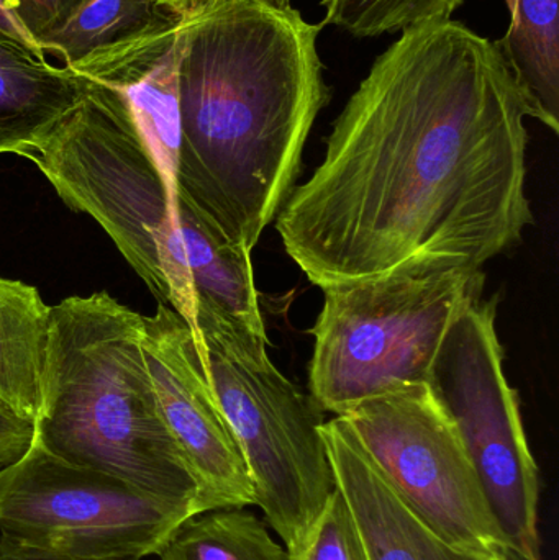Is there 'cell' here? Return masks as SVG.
I'll list each match as a JSON object with an SVG mask.
<instances>
[{
    "instance_id": "obj_23",
    "label": "cell",
    "mask_w": 559,
    "mask_h": 560,
    "mask_svg": "<svg viewBox=\"0 0 559 560\" xmlns=\"http://www.w3.org/2000/svg\"><path fill=\"white\" fill-rule=\"evenodd\" d=\"M232 2L236 0H156V5L180 23H187Z\"/></svg>"
},
{
    "instance_id": "obj_3",
    "label": "cell",
    "mask_w": 559,
    "mask_h": 560,
    "mask_svg": "<svg viewBox=\"0 0 559 560\" xmlns=\"http://www.w3.org/2000/svg\"><path fill=\"white\" fill-rule=\"evenodd\" d=\"M141 336L143 315L107 292L51 306L35 440L65 463L200 515L199 486L164 423Z\"/></svg>"
},
{
    "instance_id": "obj_11",
    "label": "cell",
    "mask_w": 559,
    "mask_h": 560,
    "mask_svg": "<svg viewBox=\"0 0 559 560\" xmlns=\"http://www.w3.org/2000/svg\"><path fill=\"white\" fill-rule=\"evenodd\" d=\"M322 436L335 483L353 513L370 560H498L435 535L400 499L345 418L325 421Z\"/></svg>"
},
{
    "instance_id": "obj_19",
    "label": "cell",
    "mask_w": 559,
    "mask_h": 560,
    "mask_svg": "<svg viewBox=\"0 0 559 560\" xmlns=\"http://www.w3.org/2000/svg\"><path fill=\"white\" fill-rule=\"evenodd\" d=\"M289 560H370L353 513L335 489L321 515Z\"/></svg>"
},
{
    "instance_id": "obj_26",
    "label": "cell",
    "mask_w": 559,
    "mask_h": 560,
    "mask_svg": "<svg viewBox=\"0 0 559 560\" xmlns=\"http://www.w3.org/2000/svg\"><path fill=\"white\" fill-rule=\"evenodd\" d=\"M272 5L281 7V9H289L291 7V0H268Z\"/></svg>"
},
{
    "instance_id": "obj_25",
    "label": "cell",
    "mask_w": 559,
    "mask_h": 560,
    "mask_svg": "<svg viewBox=\"0 0 559 560\" xmlns=\"http://www.w3.org/2000/svg\"><path fill=\"white\" fill-rule=\"evenodd\" d=\"M496 556H498V560H534L522 555L517 549L511 548V546H504V548L499 549Z\"/></svg>"
},
{
    "instance_id": "obj_9",
    "label": "cell",
    "mask_w": 559,
    "mask_h": 560,
    "mask_svg": "<svg viewBox=\"0 0 559 560\" xmlns=\"http://www.w3.org/2000/svg\"><path fill=\"white\" fill-rule=\"evenodd\" d=\"M341 418L400 499L435 535L456 548L488 555L509 546L432 385L370 398Z\"/></svg>"
},
{
    "instance_id": "obj_12",
    "label": "cell",
    "mask_w": 559,
    "mask_h": 560,
    "mask_svg": "<svg viewBox=\"0 0 559 560\" xmlns=\"http://www.w3.org/2000/svg\"><path fill=\"white\" fill-rule=\"evenodd\" d=\"M91 79L0 39V154L25 158L81 104Z\"/></svg>"
},
{
    "instance_id": "obj_22",
    "label": "cell",
    "mask_w": 559,
    "mask_h": 560,
    "mask_svg": "<svg viewBox=\"0 0 559 560\" xmlns=\"http://www.w3.org/2000/svg\"><path fill=\"white\" fill-rule=\"evenodd\" d=\"M0 39L15 43V45L32 51L33 55L46 58L36 39L30 35L28 30L23 26L19 16H16L13 0H0Z\"/></svg>"
},
{
    "instance_id": "obj_17",
    "label": "cell",
    "mask_w": 559,
    "mask_h": 560,
    "mask_svg": "<svg viewBox=\"0 0 559 560\" xmlns=\"http://www.w3.org/2000/svg\"><path fill=\"white\" fill-rule=\"evenodd\" d=\"M163 9L156 0H85L59 28L38 39L46 55L74 65L89 52L143 28Z\"/></svg>"
},
{
    "instance_id": "obj_8",
    "label": "cell",
    "mask_w": 559,
    "mask_h": 560,
    "mask_svg": "<svg viewBox=\"0 0 559 560\" xmlns=\"http://www.w3.org/2000/svg\"><path fill=\"white\" fill-rule=\"evenodd\" d=\"M189 518L121 480L65 463L36 440L0 469V536L56 555L141 560Z\"/></svg>"
},
{
    "instance_id": "obj_5",
    "label": "cell",
    "mask_w": 559,
    "mask_h": 560,
    "mask_svg": "<svg viewBox=\"0 0 559 560\" xmlns=\"http://www.w3.org/2000/svg\"><path fill=\"white\" fill-rule=\"evenodd\" d=\"M196 338L248 466L256 506L292 555L337 489L322 436L324 411L276 368L269 339L200 299Z\"/></svg>"
},
{
    "instance_id": "obj_16",
    "label": "cell",
    "mask_w": 559,
    "mask_h": 560,
    "mask_svg": "<svg viewBox=\"0 0 559 560\" xmlns=\"http://www.w3.org/2000/svg\"><path fill=\"white\" fill-rule=\"evenodd\" d=\"M160 560H289L268 525L245 509L200 513L174 529Z\"/></svg>"
},
{
    "instance_id": "obj_21",
    "label": "cell",
    "mask_w": 559,
    "mask_h": 560,
    "mask_svg": "<svg viewBox=\"0 0 559 560\" xmlns=\"http://www.w3.org/2000/svg\"><path fill=\"white\" fill-rule=\"evenodd\" d=\"M36 436V421L0 404V469L19 463Z\"/></svg>"
},
{
    "instance_id": "obj_6",
    "label": "cell",
    "mask_w": 559,
    "mask_h": 560,
    "mask_svg": "<svg viewBox=\"0 0 559 560\" xmlns=\"http://www.w3.org/2000/svg\"><path fill=\"white\" fill-rule=\"evenodd\" d=\"M482 269H412L324 289L312 326L311 397L343 417L370 398L430 384L446 332L482 299Z\"/></svg>"
},
{
    "instance_id": "obj_14",
    "label": "cell",
    "mask_w": 559,
    "mask_h": 560,
    "mask_svg": "<svg viewBox=\"0 0 559 560\" xmlns=\"http://www.w3.org/2000/svg\"><path fill=\"white\" fill-rule=\"evenodd\" d=\"M51 306L35 287L0 278V404L36 421Z\"/></svg>"
},
{
    "instance_id": "obj_15",
    "label": "cell",
    "mask_w": 559,
    "mask_h": 560,
    "mask_svg": "<svg viewBox=\"0 0 559 560\" xmlns=\"http://www.w3.org/2000/svg\"><path fill=\"white\" fill-rule=\"evenodd\" d=\"M508 32L496 42L532 118L559 133V0H505Z\"/></svg>"
},
{
    "instance_id": "obj_10",
    "label": "cell",
    "mask_w": 559,
    "mask_h": 560,
    "mask_svg": "<svg viewBox=\"0 0 559 560\" xmlns=\"http://www.w3.org/2000/svg\"><path fill=\"white\" fill-rule=\"evenodd\" d=\"M141 346L164 423L199 486L202 513L256 505L245 457L186 319L158 305L143 316Z\"/></svg>"
},
{
    "instance_id": "obj_7",
    "label": "cell",
    "mask_w": 559,
    "mask_h": 560,
    "mask_svg": "<svg viewBox=\"0 0 559 560\" xmlns=\"http://www.w3.org/2000/svg\"><path fill=\"white\" fill-rule=\"evenodd\" d=\"M498 305L499 296H492L466 306L443 339L430 385L462 438L505 541L541 560L540 472L525 434L521 395L505 374Z\"/></svg>"
},
{
    "instance_id": "obj_13",
    "label": "cell",
    "mask_w": 559,
    "mask_h": 560,
    "mask_svg": "<svg viewBox=\"0 0 559 560\" xmlns=\"http://www.w3.org/2000/svg\"><path fill=\"white\" fill-rule=\"evenodd\" d=\"M177 212L197 300H206L268 339L253 275L252 253L233 243L186 194L177 190Z\"/></svg>"
},
{
    "instance_id": "obj_24",
    "label": "cell",
    "mask_w": 559,
    "mask_h": 560,
    "mask_svg": "<svg viewBox=\"0 0 559 560\" xmlns=\"http://www.w3.org/2000/svg\"><path fill=\"white\" fill-rule=\"evenodd\" d=\"M0 560H85L69 558V556L56 555V552L45 551V549L32 548V546L22 545L13 539L0 536ZM137 560V559H121Z\"/></svg>"
},
{
    "instance_id": "obj_18",
    "label": "cell",
    "mask_w": 559,
    "mask_h": 560,
    "mask_svg": "<svg viewBox=\"0 0 559 560\" xmlns=\"http://www.w3.org/2000/svg\"><path fill=\"white\" fill-rule=\"evenodd\" d=\"M465 0H322L325 19L354 38L406 32L427 23L446 22Z\"/></svg>"
},
{
    "instance_id": "obj_2",
    "label": "cell",
    "mask_w": 559,
    "mask_h": 560,
    "mask_svg": "<svg viewBox=\"0 0 559 560\" xmlns=\"http://www.w3.org/2000/svg\"><path fill=\"white\" fill-rule=\"evenodd\" d=\"M176 187L252 253L294 190L331 91L324 25L268 0H236L180 23Z\"/></svg>"
},
{
    "instance_id": "obj_4",
    "label": "cell",
    "mask_w": 559,
    "mask_h": 560,
    "mask_svg": "<svg viewBox=\"0 0 559 560\" xmlns=\"http://www.w3.org/2000/svg\"><path fill=\"white\" fill-rule=\"evenodd\" d=\"M25 160L69 209L104 229L158 305L179 313L196 335V290L177 200L124 95L92 81L81 104Z\"/></svg>"
},
{
    "instance_id": "obj_20",
    "label": "cell",
    "mask_w": 559,
    "mask_h": 560,
    "mask_svg": "<svg viewBox=\"0 0 559 560\" xmlns=\"http://www.w3.org/2000/svg\"><path fill=\"white\" fill-rule=\"evenodd\" d=\"M85 0H13L15 13L36 39L59 28Z\"/></svg>"
},
{
    "instance_id": "obj_1",
    "label": "cell",
    "mask_w": 559,
    "mask_h": 560,
    "mask_svg": "<svg viewBox=\"0 0 559 560\" xmlns=\"http://www.w3.org/2000/svg\"><path fill=\"white\" fill-rule=\"evenodd\" d=\"M527 118L496 42L455 20L406 30L279 210L286 255L322 290L412 269H482L535 223Z\"/></svg>"
}]
</instances>
